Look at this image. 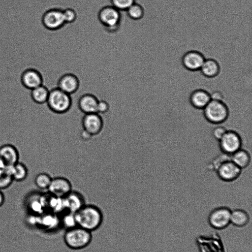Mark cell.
Here are the masks:
<instances>
[{
  "instance_id": "1",
  "label": "cell",
  "mask_w": 252,
  "mask_h": 252,
  "mask_svg": "<svg viewBox=\"0 0 252 252\" xmlns=\"http://www.w3.org/2000/svg\"><path fill=\"white\" fill-rule=\"evenodd\" d=\"M77 226L92 232L98 229L103 220L102 212L97 206L85 204L74 213Z\"/></svg>"
},
{
  "instance_id": "2",
  "label": "cell",
  "mask_w": 252,
  "mask_h": 252,
  "mask_svg": "<svg viewBox=\"0 0 252 252\" xmlns=\"http://www.w3.org/2000/svg\"><path fill=\"white\" fill-rule=\"evenodd\" d=\"M92 233L77 225L65 230L63 241L66 246L71 250H82L91 244L93 239Z\"/></svg>"
},
{
  "instance_id": "3",
  "label": "cell",
  "mask_w": 252,
  "mask_h": 252,
  "mask_svg": "<svg viewBox=\"0 0 252 252\" xmlns=\"http://www.w3.org/2000/svg\"><path fill=\"white\" fill-rule=\"evenodd\" d=\"M98 19L106 32L115 33L119 30L122 21L121 11L111 5H104L99 9Z\"/></svg>"
},
{
  "instance_id": "4",
  "label": "cell",
  "mask_w": 252,
  "mask_h": 252,
  "mask_svg": "<svg viewBox=\"0 0 252 252\" xmlns=\"http://www.w3.org/2000/svg\"><path fill=\"white\" fill-rule=\"evenodd\" d=\"M46 103L53 112L63 114L69 110L72 104V100L70 94L57 87L49 91Z\"/></svg>"
},
{
  "instance_id": "5",
  "label": "cell",
  "mask_w": 252,
  "mask_h": 252,
  "mask_svg": "<svg viewBox=\"0 0 252 252\" xmlns=\"http://www.w3.org/2000/svg\"><path fill=\"white\" fill-rule=\"evenodd\" d=\"M206 120L212 124H220L225 122L229 115V109L223 101L211 100L203 109Z\"/></svg>"
},
{
  "instance_id": "6",
  "label": "cell",
  "mask_w": 252,
  "mask_h": 252,
  "mask_svg": "<svg viewBox=\"0 0 252 252\" xmlns=\"http://www.w3.org/2000/svg\"><path fill=\"white\" fill-rule=\"evenodd\" d=\"M43 26L50 31H56L66 24L63 16V8L52 7L47 10L41 18Z\"/></svg>"
},
{
  "instance_id": "7",
  "label": "cell",
  "mask_w": 252,
  "mask_h": 252,
  "mask_svg": "<svg viewBox=\"0 0 252 252\" xmlns=\"http://www.w3.org/2000/svg\"><path fill=\"white\" fill-rule=\"evenodd\" d=\"M219 142L221 152L230 156L241 148V138L234 130H227Z\"/></svg>"
},
{
  "instance_id": "8",
  "label": "cell",
  "mask_w": 252,
  "mask_h": 252,
  "mask_svg": "<svg viewBox=\"0 0 252 252\" xmlns=\"http://www.w3.org/2000/svg\"><path fill=\"white\" fill-rule=\"evenodd\" d=\"M231 211L227 207H220L214 209L208 216L210 225L218 230L225 228L230 223Z\"/></svg>"
},
{
  "instance_id": "9",
  "label": "cell",
  "mask_w": 252,
  "mask_h": 252,
  "mask_svg": "<svg viewBox=\"0 0 252 252\" xmlns=\"http://www.w3.org/2000/svg\"><path fill=\"white\" fill-rule=\"evenodd\" d=\"M242 169L231 159L222 163L216 170L219 178L226 182L236 180L241 175Z\"/></svg>"
},
{
  "instance_id": "10",
  "label": "cell",
  "mask_w": 252,
  "mask_h": 252,
  "mask_svg": "<svg viewBox=\"0 0 252 252\" xmlns=\"http://www.w3.org/2000/svg\"><path fill=\"white\" fill-rule=\"evenodd\" d=\"M205 60L204 55L197 50H190L186 52L182 57L183 66L190 71L200 70Z\"/></svg>"
},
{
  "instance_id": "11",
  "label": "cell",
  "mask_w": 252,
  "mask_h": 252,
  "mask_svg": "<svg viewBox=\"0 0 252 252\" xmlns=\"http://www.w3.org/2000/svg\"><path fill=\"white\" fill-rule=\"evenodd\" d=\"M20 81L25 88L30 90L43 84V78L41 73L34 68L25 69L21 75Z\"/></svg>"
},
{
  "instance_id": "12",
  "label": "cell",
  "mask_w": 252,
  "mask_h": 252,
  "mask_svg": "<svg viewBox=\"0 0 252 252\" xmlns=\"http://www.w3.org/2000/svg\"><path fill=\"white\" fill-rule=\"evenodd\" d=\"M47 189L52 195L63 198L72 191V185L67 179L58 177L52 179Z\"/></svg>"
},
{
  "instance_id": "13",
  "label": "cell",
  "mask_w": 252,
  "mask_h": 252,
  "mask_svg": "<svg viewBox=\"0 0 252 252\" xmlns=\"http://www.w3.org/2000/svg\"><path fill=\"white\" fill-rule=\"evenodd\" d=\"M82 124L83 129L93 136L99 133L103 126V120L97 113L85 114Z\"/></svg>"
},
{
  "instance_id": "14",
  "label": "cell",
  "mask_w": 252,
  "mask_h": 252,
  "mask_svg": "<svg viewBox=\"0 0 252 252\" xmlns=\"http://www.w3.org/2000/svg\"><path fill=\"white\" fill-rule=\"evenodd\" d=\"M79 85L80 82L77 76L71 73L63 75L57 83L59 89L70 95L78 90Z\"/></svg>"
},
{
  "instance_id": "15",
  "label": "cell",
  "mask_w": 252,
  "mask_h": 252,
  "mask_svg": "<svg viewBox=\"0 0 252 252\" xmlns=\"http://www.w3.org/2000/svg\"><path fill=\"white\" fill-rule=\"evenodd\" d=\"M19 159V152L14 146L7 144L0 147V161L5 166L14 165Z\"/></svg>"
},
{
  "instance_id": "16",
  "label": "cell",
  "mask_w": 252,
  "mask_h": 252,
  "mask_svg": "<svg viewBox=\"0 0 252 252\" xmlns=\"http://www.w3.org/2000/svg\"><path fill=\"white\" fill-rule=\"evenodd\" d=\"M65 209L67 211L75 213L85 203L83 196L79 192L71 191L68 195L63 197Z\"/></svg>"
},
{
  "instance_id": "17",
  "label": "cell",
  "mask_w": 252,
  "mask_h": 252,
  "mask_svg": "<svg viewBox=\"0 0 252 252\" xmlns=\"http://www.w3.org/2000/svg\"><path fill=\"white\" fill-rule=\"evenodd\" d=\"M210 100V94L202 89L194 90L189 97L190 104L198 109H203Z\"/></svg>"
},
{
  "instance_id": "18",
  "label": "cell",
  "mask_w": 252,
  "mask_h": 252,
  "mask_svg": "<svg viewBox=\"0 0 252 252\" xmlns=\"http://www.w3.org/2000/svg\"><path fill=\"white\" fill-rule=\"evenodd\" d=\"M98 100L94 94H86L80 97L78 105L80 110L85 114L97 113Z\"/></svg>"
},
{
  "instance_id": "19",
  "label": "cell",
  "mask_w": 252,
  "mask_h": 252,
  "mask_svg": "<svg viewBox=\"0 0 252 252\" xmlns=\"http://www.w3.org/2000/svg\"><path fill=\"white\" fill-rule=\"evenodd\" d=\"M200 71L204 76L213 78L217 77L220 74V66L216 60L211 58L205 59Z\"/></svg>"
},
{
  "instance_id": "20",
  "label": "cell",
  "mask_w": 252,
  "mask_h": 252,
  "mask_svg": "<svg viewBox=\"0 0 252 252\" xmlns=\"http://www.w3.org/2000/svg\"><path fill=\"white\" fill-rule=\"evenodd\" d=\"M231 160L241 169L247 167L251 160V155L241 148L231 155Z\"/></svg>"
},
{
  "instance_id": "21",
  "label": "cell",
  "mask_w": 252,
  "mask_h": 252,
  "mask_svg": "<svg viewBox=\"0 0 252 252\" xmlns=\"http://www.w3.org/2000/svg\"><path fill=\"white\" fill-rule=\"evenodd\" d=\"M250 220L249 215L247 212L242 209H235L231 211L230 215V223L233 225L242 227L246 225Z\"/></svg>"
},
{
  "instance_id": "22",
  "label": "cell",
  "mask_w": 252,
  "mask_h": 252,
  "mask_svg": "<svg viewBox=\"0 0 252 252\" xmlns=\"http://www.w3.org/2000/svg\"><path fill=\"white\" fill-rule=\"evenodd\" d=\"M31 91V96L34 102L37 104L46 103L49 90L43 84Z\"/></svg>"
},
{
  "instance_id": "23",
  "label": "cell",
  "mask_w": 252,
  "mask_h": 252,
  "mask_svg": "<svg viewBox=\"0 0 252 252\" xmlns=\"http://www.w3.org/2000/svg\"><path fill=\"white\" fill-rule=\"evenodd\" d=\"M28 174L26 166L21 162H18L12 167L11 176L13 180L22 181L27 178Z\"/></svg>"
},
{
  "instance_id": "24",
  "label": "cell",
  "mask_w": 252,
  "mask_h": 252,
  "mask_svg": "<svg viewBox=\"0 0 252 252\" xmlns=\"http://www.w3.org/2000/svg\"><path fill=\"white\" fill-rule=\"evenodd\" d=\"M128 16L133 20L141 19L145 14L143 6L141 3L135 2L131 5L126 10Z\"/></svg>"
},
{
  "instance_id": "25",
  "label": "cell",
  "mask_w": 252,
  "mask_h": 252,
  "mask_svg": "<svg viewBox=\"0 0 252 252\" xmlns=\"http://www.w3.org/2000/svg\"><path fill=\"white\" fill-rule=\"evenodd\" d=\"M52 178L47 173H41L36 175L34 179L35 185L40 189H47L52 180Z\"/></svg>"
},
{
  "instance_id": "26",
  "label": "cell",
  "mask_w": 252,
  "mask_h": 252,
  "mask_svg": "<svg viewBox=\"0 0 252 252\" xmlns=\"http://www.w3.org/2000/svg\"><path fill=\"white\" fill-rule=\"evenodd\" d=\"M60 221L65 230L77 226L74 213L68 211L63 215Z\"/></svg>"
},
{
  "instance_id": "27",
  "label": "cell",
  "mask_w": 252,
  "mask_h": 252,
  "mask_svg": "<svg viewBox=\"0 0 252 252\" xmlns=\"http://www.w3.org/2000/svg\"><path fill=\"white\" fill-rule=\"evenodd\" d=\"M135 2V0H110L111 5L121 12L126 11Z\"/></svg>"
},
{
  "instance_id": "28",
  "label": "cell",
  "mask_w": 252,
  "mask_h": 252,
  "mask_svg": "<svg viewBox=\"0 0 252 252\" xmlns=\"http://www.w3.org/2000/svg\"><path fill=\"white\" fill-rule=\"evenodd\" d=\"M63 16L65 24H71L77 19V13L74 8L67 7L63 9Z\"/></svg>"
},
{
  "instance_id": "29",
  "label": "cell",
  "mask_w": 252,
  "mask_h": 252,
  "mask_svg": "<svg viewBox=\"0 0 252 252\" xmlns=\"http://www.w3.org/2000/svg\"><path fill=\"white\" fill-rule=\"evenodd\" d=\"M231 159V156L222 153L216 156L212 161L209 164V168L216 171L219 166L225 161Z\"/></svg>"
},
{
  "instance_id": "30",
  "label": "cell",
  "mask_w": 252,
  "mask_h": 252,
  "mask_svg": "<svg viewBox=\"0 0 252 252\" xmlns=\"http://www.w3.org/2000/svg\"><path fill=\"white\" fill-rule=\"evenodd\" d=\"M13 179L12 176L4 172L0 175V190L9 187Z\"/></svg>"
},
{
  "instance_id": "31",
  "label": "cell",
  "mask_w": 252,
  "mask_h": 252,
  "mask_svg": "<svg viewBox=\"0 0 252 252\" xmlns=\"http://www.w3.org/2000/svg\"><path fill=\"white\" fill-rule=\"evenodd\" d=\"M227 131L226 129L222 126H218L212 130L213 137L217 140H220Z\"/></svg>"
},
{
  "instance_id": "32",
  "label": "cell",
  "mask_w": 252,
  "mask_h": 252,
  "mask_svg": "<svg viewBox=\"0 0 252 252\" xmlns=\"http://www.w3.org/2000/svg\"><path fill=\"white\" fill-rule=\"evenodd\" d=\"M109 109L108 103L104 100H98L97 106V113L104 114L106 113Z\"/></svg>"
},
{
  "instance_id": "33",
  "label": "cell",
  "mask_w": 252,
  "mask_h": 252,
  "mask_svg": "<svg viewBox=\"0 0 252 252\" xmlns=\"http://www.w3.org/2000/svg\"><path fill=\"white\" fill-rule=\"evenodd\" d=\"M211 100L217 101H223V94L219 91H215L210 94Z\"/></svg>"
},
{
  "instance_id": "34",
  "label": "cell",
  "mask_w": 252,
  "mask_h": 252,
  "mask_svg": "<svg viewBox=\"0 0 252 252\" xmlns=\"http://www.w3.org/2000/svg\"><path fill=\"white\" fill-rule=\"evenodd\" d=\"M93 135L88 131L85 129H83L80 133V137L84 140H89Z\"/></svg>"
},
{
  "instance_id": "35",
  "label": "cell",
  "mask_w": 252,
  "mask_h": 252,
  "mask_svg": "<svg viewBox=\"0 0 252 252\" xmlns=\"http://www.w3.org/2000/svg\"><path fill=\"white\" fill-rule=\"evenodd\" d=\"M4 202V196L3 193L0 190V207L3 205Z\"/></svg>"
}]
</instances>
